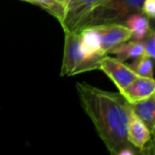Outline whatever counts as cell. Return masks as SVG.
I'll return each mask as SVG.
<instances>
[{
	"label": "cell",
	"instance_id": "cell-3",
	"mask_svg": "<svg viewBox=\"0 0 155 155\" xmlns=\"http://www.w3.org/2000/svg\"><path fill=\"white\" fill-rule=\"evenodd\" d=\"M64 58L61 66V76H73L98 69L103 56H90L83 49L77 32H64Z\"/></svg>",
	"mask_w": 155,
	"mask_h": 155
},
{
	"label": "cell",
	"instance_id": "cell-4",
	"mask_svg": "<svg viewBox=\"0 0 155 155\" xmlns=\"http://www.w3.org/2000/svg\"><path fill=\"white\" fill-rule=\"evenodd\" d=\"M98 69L102 70L114 83L120 93L138 77L137 73L130 65L107 54L101 58Z\"/></svg>",
	"mask_w": 155,
	"mask_h": 155
},
{
	"label": "cell",
	"instance_id": "cell-16",
	"mask_svg": "<svg viewBox=\"0 0 155 155\" xmlns=\"http://www.w3.org/2000/svg\"><path fill=\"white\" fill-rule=\"evenodd\" d=\"M23 1H25V2H28V3H31L33 0H23Z\"/></svg>",
	"mask_w": 155,
	"mask_h": 155
},
{
	"label": "cell",
	"instance_id": "cell-13",
	"mask_svg": "<svg viewBox=\"0 0 155 155\" xmlns=\"http://www.w3.org/2000/svg\"><path fill=\"white\" fill-rule=\"evenodd\" d=\"M153 59L146 55H142L137 58L136 62L133 66H131L138 75L153 77Z\"/></svg>",
	"mask_w": 155,
	"mask_h": 155
},
{
	"label": "cell",
	"instance_id": "cell-9",
	"mask_svg": "<svg viewBox=\"0 0 155 155\" xmlns=\"http://www.w3.org/2000/svg\"><path fill=\"white\" fill-rule=\"evenodd\" d=\"M130 106L153 135L155 132V94L136 103L130 104Z\"/></svg>",
	"mask_w": 155,
	"mask_h": 155
},
{
	"label": "cell",
	"instance_id": "cell-14",
	"mask_svg": "<svg viewBox=\"0 0 155 155\" xmlns=\"http://www.w3.org/2000/svg\"><path fill=\"white\" fill-rule=\"evenodd\" d=\"M142 41L144 48V55L153 59L155 54V34L153 27L150 28V30Z\"/></svg>",
	"mask_w": 155,
	"mask_h": 155
},
{
	"label": "cell",
	"instance_id": "cell-11",
	"mask_svg": "<svg viewBox=\"0 0 155 155\" xmlns=\"http://www.w3.org/2000/svg\"><path fill=\"white\" fill-rule=\"evenodd\" d=\"M124 24L132 31L130 40L134 41H142L151 28L149 18L140 12L130 15L124 20Z\"/></svg>",
	"mask_w": 155,
	"mask_h": 155
},
{
	"label": "cell",
	"instance_id": "cell-10",
	"mask_svg": "<svg viewBox=\"0 0 155 155\" xmlns=\"http://www.w3.org/2000/svg\"><path fill=\"white\" fill-rule=\"evenodd\" d=\"M114 46L108 54H114L122 62L128 59H137L144 54V48L143 41L129 40Z\"/></svg>",
	"mask_w": 155,
	"mask_h": 155
},
{
	"label": "cell",
	"instance_id": "cell-1",
	"mask_svg": "<svg viewBox=\"0 0 155 155\" xmlns=\"http://www.w3.org/2000/svg\"><path fill=\"white\" fill-rule=\"evenodd\" d=\"M75 87L82 108L110 153L119 155L124 149L134 148L128 141L132 108L124 97L119 93L104 91L86 83H77Z\"/></svg>",
	"mask_w": 155,
	"mask_h": 155
},
{
	"label": "cell",
	"instance_id": "cell-15",
	"mask_svg": "<svg viewBox=\"0 0 155 155\" xmlns=\"http://www.w3.org/2000/svg\"><path fill=\"white\" fill-rule=\"evenodd\" d=\"M141 11L149 19H153L155 17V0H143Z\"/></svg>",
	"mask_w": 155,
	"mask_h": 155
},
{
	"label": "cell",
	"instance_id": "cell-5",
	"mask_svg": "<svg viewBox=\"0 0 155 155\" xmlns=\"http://www.w3.org/2000/svg\"><path fill=\"white\" fill-rule=\"evenodd\" d=\"M100 38L101 50L107 54L111 49L124 42L129 41L132 37V31L124 24L109 23L92 26Z\"/></svg>",
	"mask_w": 155,
	"mask_h": 155
},
{
	"label": "cell",
	"instance_id": "cell-8",
	"mask_svg": "<svg viewBox=\"0 0 155 155\" xmlns=\"http://www.w3.org/2000/svg\"><path fill=\"white\" fill-rule=\"evenodd\" d=\"M154 93L155 82L153 77L138 75V77L120 94L129 104H134L152 96Z\"/></svg>",
	"mask_w": 155,
	"mask_h": 155
},
{
	"label": "cell",
	"instance_id": "cell-2",
	"mask_svg": "<svg viewBox=\"0 0 155 155\" xmlns=\"http://www.w3.org/2000/svg\"><path fill=\"white\" fill-rule=\"evenodd\" d=\"M143 0H104L78 25L75 32L109 23H122L132 14L142 10Z\"/></svg>",
	"mask_w": 155,
	"mask_h": 155
},
{
	"label": "cell",
	"instance_id": "cell-12",
	"mask_svg": "<svg viewBox=\"0 0 155 155\" xmlns=\"http://www.w3.org/2000/svg\"><path fill=\"white\" fill-rule=\"evenodd\" d=\"M83 49L90 56H104L101 50L100 38L98 34L92 27H87L78 32Z\"/></svg>",
	"mask_w": 155,
	"mask_h": 155
},
{
	"label": "cell",
	"instance_id": "cell-6",
	"mask_svg": "<svg viewBox=\"0 0 155 155\" xmlns=\"http://www.w3.org/2000/svg\"><path fill=\"white\" fill-rule=\"evenodd\" d=\"M104 0H67L60 23L64 32H75L81 21Z\"/></svg>",
	"mask_w": 155,
	"mask_h": 155
},
{
	"label": "cell",
	"instance_id": "cell-7",
	"mask_svg": "<svg viewBox=\"0 0 155 155\" xmlns=\"http://www.w3.org/2000/svg\"><path fill=\"white\" fill-rule=\"evenodd\" d=\"M153 136L143 122L131 110L128 122V141L132 146L139 153H143L150 148L149 144L152 143Z\"/></svg>",
	"mask_w": 155,
	"mask_h": 155
}]
</instances>
